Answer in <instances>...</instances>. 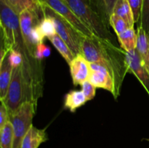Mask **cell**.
Here are the masks:
<instances>
[{
  "label": "cell",
  "mask_w": 149,
  "mask_h": 148,
  "mask_svg": "<svg viewBox=\"0 0 149 148\" xmlns=\"http://www.w3.org/2000/svg\"><path fill=\"white\" fill-rule=\"evenodd\" d=\"M81 50L87 61L102 65L109 71L114 81L116 95L119 97L125 75L129 73L126 52L116 46L110 39L95 35L84 37Z\"/></svg>",
  "instance_id": "cell-1"
},
{
  "label": "cell",
  "mask_w": 149,
  "mask_h": 148,
  "mask_svg": "<svg viewBox=\"0 0 149 148\" xmlns=\"http://www.w3.org/2000/svg\"><path fill=\"white\" fill-rule=\"evenodd\" d=\"M77 17L92 30L95 36L113 41L110 30V17L103 0H65Z\"/></svg>",
  "instance_id": "cell-2"
},
{
  "label": "cell",
  "mask_w": 149,
  "mask_h": 148,
  "mask_svg": "<svg viewBox=\"0 0 149 148\" xmlns=\"http://www.w3.org/2000/svg\"><path fill=\"white\" fill-rule=\"evenodd\" d=\"M4 102L8 108L10 116L26 102H31L37 104L38 101L35 97L23 64L13 69L8 93Z\"/></svg>",
  "instance_id": "cell-3"
},
{
  "label": "cell",
  "mask_w": 149,
  "mask_h": 148,
  "mask_svg": "<svg viewBox=\"0 0 149 148\" xmlns=\"http://www.w3.org/2000/svg\"><path fill=\"white\" fill-rule=\"evenodd\" d=\"M40 4L44 15L50 17L53 20L57 34L67 44L75 56L77 55H82L81 46L86 36L78 31L74 26L50 7L45 4Z\"/></svg>",
  "instance_id": "cell-4"
},
{
  "label": "cell",
  "mask_w": 149,
  "mask_h": 148,
  "mask_svg": "<svg viewBox=\"0 0 149 148\" xmlns=\"http://www.w3.org/2000/svg\"><path fill=\"white\" fill-rule=\"evenodd\" d=\"M36 110V104L31 102H26L10 116L14 131L13 148H21L23 138L32 126Z\"/></svg>",
  "instance_id": "cell-5"
},
{
  "label": "cell",
  "mask_w": 149,
  "mask_h": 148,
  "mask_svg": "<svg viewBox=\"0 0 149 148\" xmlns=\"http://www.w3.org/2000/svg\"><path fill=\"white\" fill-rule=\"evenodd\" d=\"M37 1L39 4H45L50 7L83 35L90 37L94 36V33L92 32V30L73 12L65 0H37Z\"/></svg>",
  "instance_id": "cell-6"
},
{
  "label": "cell",
  "mask_w": 149,
  "mask_h": 148,
  "mask_svg": "<svg viewBox=\"0 0 149 148\" xmlns=\"http://www.w3.org/2000/svg\"><path fill=\"white\" fill-rule=\"evenodd\" d=\"M90 67L89 81L97 88H101L110 91L115 100H116L118 97L115 83L109 71L102 65L93 62H90Z\"/></svg>",
  "instance_id": "cell-7"
},
{
  "label": "cell",
  "mask_w": 149,
  "mask_h": 148,
  "mask_svg": "<svg viewBox=\"0 0 149 148\" xmlns=\"http://www.w3.org/2000/svg\"><path fill=\"white\" fill-rule=\"evenodd\" d=\"M129 73L134 74L149 96V73L137 49L126 52Z\"/></svg>",
  "instance_id": "cell-8"
},
{
  "label": "cell",
  "mask_w": 149,
  "mask_h": 148,
  "mask_svg": "<svg viewBox=\"0 0 149 148\" xmlns=\"http://www.w3.org/2000/svg\"><path fill=\"white\" fill-rule=\"evenodd\" d=\"M70 72L74 86L81 85L88 80L90 72V62L82 55H76L69 65Z\"/></svg>",
  "instance_id": "cell-9"
},
{
  "label": "cell",
  "mask_w": 149,
  "mask_h": 148,
  "mask_svg": "<svg viewBox=\"0 0 149 148\" xmlns=\"http://www.w3.org/2000/svg\"><path fill=\"white\" fill-rule=\"evenodd\" d=\"M9 53L0 59V100L4 101L8 93L9 87L13 76V68L8 58Z\"/></svg>",
  "instance_id": "cell-10"
},
{
  "label": "cell",
  "mask_w": 149,
  "mask_h": 148,
  "mask_svg": "<svg viewBox=\"0 0 149 148\" xmlns=\"http://www.w3.org/2000/svg\"><path fill=\"white\" fill-rule=\"evenodd\" d=\"M47 140L46 130L37 129L32 125L23 138L21 148H38Z\"/></svg>",
  "instance_id": "cell-11"
},
{
  "label": "cell",
  "mask_w": 149,
  "mask_h": 148,
  "mask_svg": "<svg viewBox=\"0 0 149 148\" xmlns=\"http://www.w3.org/2000/svg\"><path fill=\"white\" fill-rule=\"evenodd\" d=\"M137 33L138 44L136 49L149 73V35L141 26H138Z\"/></svg>",
  "instance_id": "cell-12"
},
{
  "label": "cell",
  "mask_w": 149,
  "mask_h": 148,
  "mask_svg": "<svg viewBox=\"0 0 149 148\" xmlns=\"http://www.w3.org/2000/svg\"><path fill=\"white\" fill-rule=\"evenodd\" d=\"M87 101L88 100L82 91L72 90L65 94L64 107L69 110L71 113H74L77 109L84 105Z\"/></svg>",
  "instance_id": "cell-13"
},
{
  "label": "cell",
  "mask_w": 149,
  "mask_h": 148,
  "mask_svg": "<svg viewBox=\"0 0 149 148\" xmlns=\"http://www.w3.org/2000/svg\"><path fill=\"white\" fill-rule=\"evenodd\" d=\"M121 48L126 52L136 49L138 44V33L134 27L127 29L117 36Z\"/></svg>",
  "instance_id": "cell-14"
},
{
  "label": "cell",
  "mask_w": 149,
  "mask_h": 148,
  "mask_svg": "<svg viewBox=\"0 0 149 148\" xmlns=\"http://www.w3.org/2000/svg\"><path fill=\"white\" fill-rule=\"evenodd\" d=\"M112 14L116 15L122 17L130 27H134V24L135 23L134 20L133 13L127 0H117L113 7Z\"/></svg>",
  "instance_id": "cell-15"
},
{
  "label": "cell",
  "mask_w": 149,
  "mask_h": 148,
  "mask_svg": "<svg viewBox=\"0 0 149 148\" xmlns=\"http://www.w3.org/2000/svg\"><path fill=\"white\" fill-rule=\"evenodd\" d=\"M48 39L69 65L73 59L75 57V55L73 53L67 44L57 33L51 37H49Z\"/></svg>",
  "instance_id": "cell-16"
},
{
  "label": "cell",
  "mask_w": 149,
  "mask_h": 148,
  "mask_svg": "<svg viewBox=\"0 0 149 148\" xmlns=\"http://www.w3.org/2000/svg\"><path fill=\"white\" fill-rule=\"evenodd\" d=\"M17 15L26 10H33L40 6L37 0H4Z\"/></svg>",
  "instance_id": "cell-17"
},
{
  "label": "cell",
  "mask_w": 149,
  "mask_h": 148,
  "mask_svg": "<svg viewBox=\"0 0 149 148\" xmlns=\"http://www.w3.org/2000/svg\"><path fill=\"white\" fill-rule=\"evenodd\" d=\"M14 140V131L11 120L0 128V147L13 148Z\"/></svg>",
  "instance_id": "cell-18"
},
{
  "label": "cell",
  "mask_w": 149,
  "mask_h": 148,
  "mask_svg": "<svg viewBox=\"0 0 149 148\" xmlns=\"http://www.w3.org/2000/svg\"><path fill=\"white\" fill-rule=\"evenodd\" d=\"M39 28L44 37L47 39L57 33L53 20L48 16H44L39 24Z\"/></svg>",
  "instance_id": "cell-19"
},
{
  "label": "cell",
  "mask_w": 149,
  "mask_h": 148,
  "mask_svg": "<svg viewBox=\"0 0 149 148\" xmlns=\"http://www.w3.org/2000/svg\"><path fill=\"white\" fill-rule=\"evenodd\" d=\"M109 22H110V26L113 29L116 36L123 33L127 29L130 28L129 24L124 19L114 14H112L110 16Z\"/></svg>",
  "instance_id": "cell-20"
},
{
  "label": "cell",
  "mask_w": 149,
  "mask_h": 148,
  "mask_svg": "<svg viewBox=\"0 0 149 148\" xmlns=\"http://www.w3.org/2000/svg\"><path fill=\"white\" fill-rule=\"evenodd\" d=\"M138 26H141L149 35V0H143L141 18Z\"/></svg>",
  "instance_id": "cell-21"
},
{
  "label": "cell",
  "mask_w": 149,
  "mask_h": 148,
  "mask_svg": "<svg viewBox=\"0 0 149 148\" xmlns=\"http://www.w3.org/2000/svg\"><path fill=\"white\" fill-rule=\"evenodd\" d=\"M127 1L132 9L135 23H138L141 18L143 0H127Z\"/></svg>",
  "instance_id": "cell-22"
},
{
  "label": "cell",
  "mask_w": 149,
  "mask_h": 148,
  "mask_svg": "<svg viewBox=\"0 0 149 148\" xmlns=\"http://www.w3.org/2000/svg\"><path fill=\"white\" fill-rule=\"evenodd\" d=\"M8 58L9 62H10V65L13 67V69L20 67L23 62V57L22 54L18 51L15 50V49H12L9 52Z\"/></svg>",
  "instance_id": "cell-23"
},
{
  "label": "cell",
  "mask_w": 149,
  "mask_h": 148,
  "mask_svg": "<svg viewBox=\"0 0 149 148\" xmlns=\"http://www.w3.org/2000/svg\"><path fill=\"white\" fill-rule=\"evenodd\" d=\"M81 88L82 91L84 92L86 98L88 100H91L94 99L96 94V88L97 87L93 85L89 80H87L81 84Z\"/></svg>",
  "instance_id": "cell-24"
},
{
  "label": "cell",
  "mask_w": 149,
  "mask_h": 148,
  "mask_svg": "<svg viewBox=\"0 0 149 148\" xmlns=\"http://www.w3.org/2000/svg\"><path fill=\"white\" fill-rule=\"evenodd\" d=\"M51 49L49 46H46L43 42L39 43L36 46L35 57L39 61H42L45 57H47L50 55Z\"/></svg>",
  "instance_id": "cell-25"
},
{
  "label": "cell",
  "mask_w": 149,
  "mask_h": 148,
  "mask_svg": "<svg viewBox=\"0 0 149 148\" xmlns=\"http://www.w3.org/2000/svg\"><path fill=\"white\" fill-rule=\"evenodd\" d=\"M10 120V115L8 108L4 101H1L0 106V128L3 127L6 123Z\"/></svg>",
  "instance_id": "cell-26"
},
{
  "label": "cell",
  "mask_w": 149,
  "mask_h": 148,
  "mask_svg": "<svg viewBox=\"0 0 149 148\" xmlns=\"http://www.w3.org/2000/svg\"><path fill=\"white\" fill-rule=\"evenodd\" d=\"M117 0H103V4L106 8V12H107L108 15L110 17L113 13V7H114L115 4H116Z\"/></svg>",
  "instance_id": "cell-27"
},
{
  "label": "cell",
  "mask_w": 149,
  "mask_h": 148,
  "mask_svg": "<svg viewBox=\"0 0 149 148\" xmlns=\"http://www.w3.org/2000/svg\"><path fill=\"white\" fill-rule=\"evenodd\" d=\"M148 141H149V139H148Z\"/></svg>",
  "instance_id": "cell-28"
}]
</instances>
